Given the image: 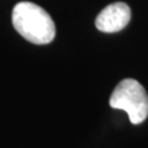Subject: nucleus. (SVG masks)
<instances>
[{"label": "nucleus", "instance_id": "obj_1", "mask_svg": "<svg viewBox=\"0 0 148 148\" xmlns=\"http://www.w3.org/2000/svg\"><path fill=\"white\" fill-rule=\"evenodd\" d=\"M12 25L24 38L35 45L51 43L56 36V25L49 14L30 1H21L15 5Z\"/></svg>", "mask_w": 148, "mask_h": 148}, {"label": "nucleus", "instance_id": "obj_2", "mask_svg": "<svg viewBox=\"0 0 148 148\" xmlns=\"http://www.w3.org/2000/svg\"><path fill=\"white\" fill-rule=\"evenodd\" d=\"M109 104L112 109L126 111L133 125L142 123L148 116V95L136 79L121 80L114 89Z\"/></svg>", "mask_w": 148, "mask_h": 148}, {"label": "nucleus", "instance_id": "obj_3", "mask_svg": "<svg viewBox=\"0 0 148 148\" xmlns=\"http://www.w3.org/2000/svg\"><path fill=\"white\" fill-rule=\"evenodd\" d=\"M131 20V9L127 4L117 1L100 11L95 20L96 29L106 34H114L125 29Z\"/></svg>", "mask_w": 148, "mask_h": 148}]
</instances>
